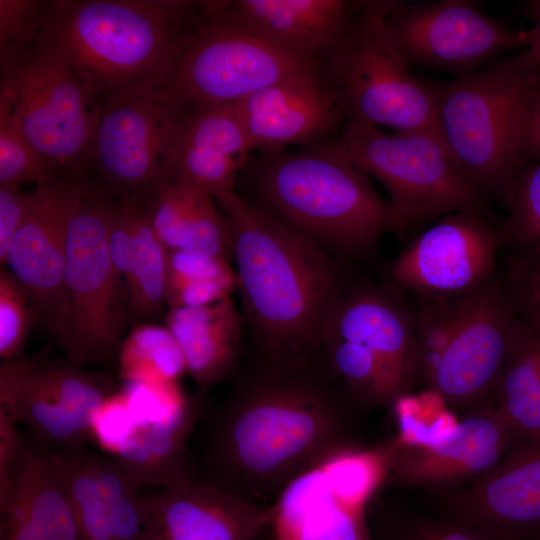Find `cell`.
I'll use <instances>...</instances> for the list:
<instances>
[{
    "mask_svg": "<svg viewBox=\"0 0 540 540\" xmlns=\"http://www.w3.org/2000/svg\"><path fill=\"white\" fill-rule=\"evenodd\" d=\"M389 540H497L469 523L443 515H409L392 527Z\"/></svg>",
    "mask_w": 540,
    "mask_h": 540,
    "instance_id": "ab89813d",
    "label": "cell"
},
{
    "mask_svg": "<svg viewBox=\"0 0 540 540\" xmlns=\"http://www.w3.org/2000/svg\"><path fill=\"white\" fill-rule=\"evenodd\" d=\"M0 106L30 143L62 172L92 167L100 110L63 55L39 36L0 61Z\"/></svg>",
    "mask_w": 540,
    "mask_h": 540,
    "instance_id": "ba28073f",
    "label": "cell"
},
{
    "mask_svg": "<svg viewBox=\"0 0 540 540\" xmlns=\"http://www.w3.org/2000/svg\"><path fill=\"white\" fill-rule=\"evenodd\" d=\"M59 173L30 143L9 110L0 106V185H38Z\"/></svg>",
    "mask_w": 540,
    "mask_h": 540,
    "instance_id": "8d00e7d4",
    "label": "cell"
},
{
    "mask_svg": "<svg viewBox=\"0 0 540 540\" xmlns=\"http://www.w3.org/2000/svg\"><path fill=\"white\" fill-rule=\"evenodd\" d=\"M516 440L495 405L483 403L436 444L399 447L390 441L387 479L406 487L449 494L491 471Z\"/></svg>",
    "mask_w": 540,
    "mask_h": 540,
    "instance_id": "ac0fdd59",
    "label": "cell"
},
{
    "mask_svg": "<svg viewBox=\"0 0 540 540\" xmlns=\"http://www.w3.org/2000/svg\"><path fill=\"white\" fill-rule=\"evenodd\" d=\"M509 208L504 232L522 252L540 251V160L522 165L505 188Z\"/></svg>",
    "mask_w": 540,
    "mask_h": 540,
    "instance_id": "d590c367",
    "label": "cell"
},
{
    "mask_svg": "<svg viewBox=\"0 0 540 540\" xmlns=\"http://www.w3.org/2000/svg\"><path fill=\"white\" fill-rule=\"evenodd\" d=\"M525 8L533 21L532 28L527 30V47L534 56L540 59V0L527 1Z\"/></svg>",
    "mask_w": 540,
    "mask_h": 540,
    "instance_id": "bcb514c9",
    "label": "cell"
},
{
    "mask_svg": "<svg viewBox=\"0 0 540 540\" xmlns=\"http://www.w3.org/2000/svg\"><path fill=\"white\" fill-rule=\"evenodd\" d=\"M391 0L357 1L340 41L322 58L323 74L347 121L402 131H436L435 86L414 77L385 24Z\"/></svg>",
    "mask_w": 540,
    "mask_h": 540,
    "instance_id": "8992f818",
    "label": "cell"
},
{
    "mask_svg": "<svg viewBox=\"0 0 540 540\" xmlns=\"http://www.w3.org/2000/svg\"><path fill=\"white\" fill-rule=\"evenodd\" d=\"M262 156L256 176L262 208L321 248L360 255L391 230L389 202L332 142Z\"/></svg>",
    "mask_w": 540,
    "mask_h": 540,
    "instance_id": "277c9868",
    "label": "cell"
},
{
    "mask_svg": "<svg viewBox=\"0 0 540 540\" xmlns=\"http://www.w3.org/2000/svg\"><path fill=\"white\" fill-rule=\"evenodd\" d=\"M327 338L365 346L377 359L394 400L411 392L417 379L414 321L385 291L363 287L342 295Z\"/></svg>",
    "mask_w": 540,
    "mask_h": 540,
    "instance_id": "cb8c5ba5",
    "label": "cell"
},
{
    "mask_svg": "<svg viewBox=\"0 0 540 540\" xmlns=\"http://www.w3.org/2000/svg\"><path fill=\"white\" fill-rule=\"evenodd\" d=\"M508 287L490 282L470 295L462 323L427 387L449 406H478L494 393L519 323Z\"/></svg>",
    "mask_w": 540,
    "mask_h": 540,
    "instance_id": "9a60e30c",
    "label": "cell"
},
{
    "mask_svg": "<svg viewBox=\"0 0 540 540\" xmlns=\"http://www.w3.org/2000/svg\"><path fill=\"white\" fill-rule=\"evenodd\" d=\"M474 293V292H473ZM472 294V293H471ZM427 299L414 321L417 379L429 386L466 313L470 295Z\"/></svg>",
    "mask_w": 540,
    "mask_h": 540,
    "instance_id": "836d02e7",
    "label": "cell"
},
{
    "mask_svg": "<svg viewBox=\"0 0 540 540\" xmlns=\"http://www.w3.org/2000/svg\"><path fill=\"white\" fill-rule=\"evenodd\" d=\"M531 104L540 107V74L537 76L533 84Z\"/></svg>",
    "mask_w": 540,
    "mask_h": 540,
    "instance_id": "7dc6e473",
    "label": "cell"
},
{
    "mask_svg": "<svg viewBox=\"0 0 540 540\" xmlns=\"http://www.w3.org/2000/svg\"><path fill=\"white\" fill-rule=\"evenodd\" d=\"M235 104L252 150L263 153L317 145L346 118L323 71L278 83Z\"/></svg>",
    "mask_w": 540,
    "mask_h": 540,
    "instance_id": "44dd1931",
    "label": "cell"
},
{
    "mask_svg": "<svg viewBox=\"0 0 540 540\" xmlns=\"http://www.w3.org/2000/svg\"><path fill=\"white\" fill-rule=\"evenodd\" d=\"M142 498L146 540H255L273 516L194 475Z\"/></svg>",
    "mask_w": 540,
    "mask_h": 540,
    "instance_id": "ffe728a7",
    "label": "cell"
},
{
    "mask_svg": "<svg viewBox=\"0 0 540 540\" xmlns=\"http://www.w3.org/2000/svg\"><path fill=\"white\" fill-rule=\"evenodd\" d=\"M494 394L517 440L540 437V327L528 320L517 325Z\"/></svg>",
    "mask_w": 540,
    "mask_h": 540,
    "instance_id": "f546056e",
    "label": "cell"
},
{
    "mask_svg": "<svg viewBox=\"0 0 540 540\" xmlns=\"http://www.w3.org/2000/svg\"><path fill=\"white\" fill-rule=\"evenodd\" d=\"M28 293L6 267L0 270V357L2 361L22 356L34 317Z\"/></svg>",
    "mask_w": 540,
    "mask_h": 540,
    "instance_id": "74e56055",
    "label": "cell"
},
{
    "mask_svg": "<svg viewBox=\"0 0 540 540\" xmlns=\"http://www.w3.org/2000/svg\"><path fill=\"white\" fill-rule=\"evenodd\" d=\"M206 1H47L40 37L102 111L159 92L206 20Z\"/></svg>",
    "mask_w": 540,
    "mask_h": 540,
    "instance_id": "3957f363",
    "label": "cell"
},
{
    "mask_svg": "<svg viewBox=\"0 0 540 540\" xmlns=\"http://www.w3.org/2000/svg\"><path fill=\"white\" fill-rule=\"evenodd\" d=\"M322 354L331 373L355 405L381 407L394 401L377 359L362 344L327 338Z\"/></svg>",
    "mask_w": 540,
    "mask_h": 540,
    "instance_id": "1f68e13d",
    "label": "cell"
},
{
    "mask_svg": "<svg viewBox=\"0 0 540 540\" xmlns=\"http://www.w3.org/2000/svg\"><path fill=\"white\" fill-rule=\"evenodd\" d=\"M119 377L125 383L175 382L187 371L180 345L167 327L133 329L119 351Z\"/></svg>",
    "mask_w": 540,
    "mask_h": 540,
    "instance_id": "4dcf8cb0",
    "label": "cell"
},
{
    "mask_svg": "<svg viewBox=\"0 0 540 540\" xmlns=\"http://www.w3.org/2000/svg\"><path fill=\"white\" fill-rule=\"evenodd\" d=\"M271 527L275 540H372L366 506L342 499L321 465L278 496Z\"/></svg>",
    "mask_w": 540,
    "mask_h": 540,
    "instance_id": "83f0119b",
    "label": "cell"
},
{
    "mask_svg": "<svg viewBox=\"0 0 540 540\" xmlns=\"http://www.w3.org/2000/svg\"><path fill=\"white\" fill-rule=\"evenodd\" d=\"M114 198L110 188L83 177L68 217L66 327L60 344L67 360L80 367L110 358L123 328L121 278L108 247Z\"/></svg>",
    "mask_w": 540,
    "mask_h": 540,
    "instance_id": "9c48e42d",
    "label": "cell"
},
{
    "mask_svg": "<svg viewBox=\"0 0 540 540\" xmlns=\"http://www.w3.org/2000/svg\"><path fill=\"white\" fill-rule=\"evenodd\" d=\"M214 199L232 235L237 287L261 357L320 356L342 297L332 260L319 245L235 190Z\"/></svg>",
    "mask_w": 540,
    "mask_h": 540,
    "instance_id": "7a4b0ae2",
    "label": "cell"
},
{
    "mask_svg": "<svg viewBox=\"0 0 540 540\" xmlns=\"http://www.w3.org/2000/svg\"><path fill=\"white\" fill-rule=\"evenodd\" d=\"M322 60L295 53L229 26L208 9L206 20L158 92L180 112L236 103L278 83L320 74Z\"/></svg>",
    "mask_w": 540,
    "mask_h": 540,
    "instance_id": "30bf717a",
    "label": "cell"
},
{
    "mask_svg": "<svg viewBox=\"0 0 540 540\" xmlns=\"http://www.w3.org/2000/svg\"><path fill=\"white\" fill-rule=\"evenodd\" d=\"M131 426L132 416L123 391L112 393L93 415L92 443L110 457L127 437Z\"/></svg>",
    "mask_w": 540,
    "mask_h": 540,
    "instance_id": "b9f144b4",
    "label": "cell"
},
{
    "mask_svg": "<svg viewBox=\"0 0 540 540\" xmlns=\"http://www.w3.org/2000/svg\"><path fill=\"white\" fill-rule=\"evenodd\" d=\"M0 540H81L63 456L31 436L0 465Z\"/></svg>",
    "mask_w": 540,
    "mask_h": 540,
    "instance_id": "e0dca14e",
    "label": "cell"
},
{
    "mask_svg": "<svg viewBox=\"0 0 540 540\" xmlns=\"http://www.w3.org/2000/svg\"><path fill=\"white\" fill-rule=\"evenodd\" d=\"M236 286L235 272L215 278L177 279L167 277L165 302L169 309L209 305L230 296Z\"/></svg>",
    "mask_w": 540,
    "mask_h": 540,
    "instance_id": "60d3db41",
    "label": "cell"
},
{
    "mask_svg": "<svg viewBox=\"0 0 540 540\" xmlns=\"http://www.w3.org/2000/svg\"><path fill=\"white\" fill-rule=\"evenodd\" d=\"M334 146L390 196L391 230L441 214L480 210L485 194L459 167L436 131L385 134L377 127L347 121Z\"/></svg>",
    "mask_w": 540,
    "mask_h": 540,
    "instance_id": "52a82bcc",
    "label": "cell"
},
{
    "mask_svg": "<svg viewBox=\"0 0 540 540\" xmlns=\"http://www.w3.org/2000/svg\"><path fill=\"white\" fill-rule=\"evenodd\" d=\"M385 24L409 67L449 72L457 78L482 69L506 51L528 44L527 30L508 27L469 0H391Z\"/></svg>",
    "mask_w": 540,
    "mask_h": 540,
    "instance_id": "7c38bea8",
    "label": "cell"
},
{
    "mask_svg": "<svg viewBox=\"0 0 540 540\" xmlns=\"http://www.w3.org/2000/svg\"><path fill=\"white\" fill-rule=\"evenodd\" d=\"M114 392L106 378L60 361H3L0 413L57 452L92 444L93 415Z\"/></svg>",
    "mask_w": 540,
    "mask_h": 540,
    "instance_id": "8fae6325",
    "label": "cell"
},
{
    "mask_svg": "<svg viewBox=\"0 0 540 540\" xmlns=\"http://www.w3.org/2000/svg\"><path fill=\"white\" fill-rule=\"evenodd\" d=\"M202 412L200 400L188 396L178 410L163 418L132 417L127 437L109 457L132 489L149 485L164 488L194 475L189 439Z\"/></svg>",
    "mask_w": 540,
    "mask_h": 540,
    "instance_id": "4316f807",
    "label": "cell"
},
{
    "mask_svg": "<svg viewBox=\"0 0 540 540\" xmlns=\"http://www.w3.org/2000/svg\"><path fill=\"white\" fill-rule=\"evenodd\" d=\"M137 196L168 250L227 261L233 255L227 220L204 190L163 177Z\"/></svg>",
    "mask_w": 540,
    "mask_h": 540,
    "instance_id": "484cf974",
    "label": "cell"
},
{
    "mask_svg": "<svg viewBox=\"0 0 540 540\" xmlns=\"http://www.w3.org/2000/svg\"><path fill=\"white\" fill-rule=\"evenodd\" d=\"M504 237L480 210L448 214L399 254L391 276L400 288L426 299L471 294L491 282Z\"/></svg>",
    "mask_w": 540,
    "mask_h": 540,
    "instance_id": "4fadbf2b",
    "label": "cell"
},
{
    "mask_svg": "<svg viewBox=\"0 0 540 540\" xmlns=\"http://www.w3.org/2000/svg\"><path fill=\"white\" fill-rule=\"evenodd\" d=\"M186 114L158 92L100 112L92 166L117 194L140 193L161 179L167 150Z\"/></svg>",
    "mask_w": 540,
    "mask_h": 540,
    "instance_id": "2e32d148",
    "label": "cell"
},
{
    "mask_svg": "<svg viewBox=\"0 0 540 540\" xmlns=\"http://www.w3.org/2000/svg\"><path fill=\"white\" fill-rule=\"evenodd\" d=\"M47 1L0 0V61L37 40Z\"/></svg>",
    "mask_w": 540,
    "mask_h": 540,
    "instance_id": "f35d334b",
    "label": "cell"
},
{
    "mask_svg": "<svg viewBox=\"0 0 540 540\" xmlns=\"http://www.w3.org/2000/svg\"><path fill=\"white\" fill-rule=\"evenodd\" d=\"M253 151L235 103L201 107L182 119L161 178L198 187L213 198L233 191Z\"/></svg>",
    "mask_w": 540,
    "mask_h": 540,
    "instance_id": "7402d4cb",
    "label": "cell"
},
{
    "mask_svg": "<svg viewBox=\"0 0 540 540\" xmlns=\"http://www.w3.org/2000/svg\"><path fill=\"white\" fill-rule=\"evenodd\" d=\"M355 405L323 354L261 364L208 420L199 478L244 500L273 504L303 474L360 446Z\"/></svg>",
    "mask_w": 540,
    "mask_h": 540,
    "instance_id": "6da1fadb",
    "label": "cell"
},
{
    "mask_svg": "<svg viewBox=\"0 0 540 540\" xmlns=\"http://www.w3.org/2000/svg\"><path fill=\"white\" fill-rule=\"evenodd\" d=\"M142 208L136 254L131 271L125 279L127 304L130 312L138 319L151 318L166 304L168 265V249L155 233L143 205Z\"/></svg>",
    "mask_w": 540,
    "mask_h": 540,
    "instance_id": "d6a6232c",
    "label": "cell"
},
{
    "mask_svg": "<svg viewBox=\"0 0 540 540\" xmlns=\"http://www.w3.org/2000/svg\"><path fill=\"white\" fill-rule=\"evenodd\" d=\"M31 192L21 185H0V264L5 266L13 239L22 225L30 204Z\"/></svg>",
    "mask_w": 540,
    "mask_h": 540,
    "instance_id": "ee69618b",
    "label": "cell"
},
{
    "mask_svg": "<svg viewBox=\"0 0 540 540\" xmlns=\"http://www.w3.org/2000/svg\"><path fill=\"white\" fill-rule=\"evenodd\" d=\"M81 540H146L143 498L116 463L82 446L60 452Z\"/></svg>",
    "mask_w": 540,
    "mask_h": 540,
    "instance_id": "d4e9b609",
    "label": "cell"
},
{
    "mask_svg": "<svg viewBox=\"0 0 540 540\" xmlns=\"http://www.w3.org/2000/svg\"><path fill=\"white\" fill-rule=\"evenodd\" d=\"M166 327L180 345L201 392L225 379L236 363L241 318L230 296L204 306L170 308Z\"/></svg>",
    "mask_w": 540,
    "mask_h": 540,
    "instance_id": "f1b7e54d",
    "label": "cell"
},
{
    "mask_svg": "<svg viewBox=\"0 0 540 540\" xmlns=\"http://www.w3.org/2000/svg\"><path fill=\"white\" fill-rule=\"evenodd\" d=\"M540 59L523 53L435 86L436 130L484 194H503L524 164L523 133Z\"/></svg>",
    "mask_w": 540,
    "mask_h": 540,
    "instance_id": "5b68a950",
    "label": "cell"
},
{
    "mask_svg": "<svg viewBox=\"0 0 540 540\" xmlns=\"http://www.w3.org/2000/svg\"><path fill=\"white\" fill-rule=\"evenodd\" d=\"M524 157L540 160V107L530 104L524 122Z\"/></svg>",
    "mask_w": 540,
    "mask_h": 540,
    "instance_id": "f6af8a7d",
    "label": "cell"
},
{
    "mask_svg": "<svg viewBox=\"0 0 540 540\" xmlns=\"http://www.w3.org/2000/svg\"><path fill=\"white\" fill-rule=\"evenodd\" d=\"M83 177L62 172L36 185L4 266L28 293L36 315L60 342L66 327L67 222Z\"/></svg>",
    "mask_w": 540,
    "mask_h": 540,
    "instance_id": "5bb4252c",
    "label": "cell"
},
{
    "mask_svg": "<svg viewBox=\"0 0 540 540\" xmlns=\"http://www.w3.org/2000/svg\"><path fill=\"white\" fill-rule=\"evenodd\" d=\"M509 289L518 311L540 327V251L521 252L513 266Z\"/></svg>",
    "mask_w": 540,
    "mask_h": 540,
    "instance_id": "7bdbcfd3",
    "label": "cell"
},
{
    "mask_svg": "<svg viewBox=\"0 0 540 540\" xmlns=\"http://www.w3.org/2000/svg\"><path fill=\"white\" fill-rule=\"evenodd\" d=\"M397 435L391 440L399 447H425L447 438L459 419L434 390L421 394L405 393L392 403Z\"/></svg>",
    "mask_w": 540,
    "mask_h": 540,
    "instance_id": "e575fe53",
    "label": "cell"
},
{
    "mask_svg": "<svg viewBox=\"0 0 540 540\" xmlns=\"http://www.w3.org/2000/svg\"><path fill=\"white\" fill-rule=\"evenodd\" d=\"M443 507L497 540H540V437L516 440L491 471L446 494Z\"/></svg>",
    "mask_w": 540,
    "mask_h": 540,
    "instance_id": "d6986e66",
    "label": "cell"
},
{
    "mask_svg": "<svg viewBox=\"0 0 540 540\" xmlns=\"http://www.w3.org/2000/svg\"><path fill=\"white\" fill-rule=\"evenodd\" d=\"M357 1H208L212 15L283 49L322 58L346 33Z\"/></svg>",
    "mask_w": 540,
    "mask_h": 540,
    "instance_id": "603a6c76",
    "label": "cell"
}]
</instances>
